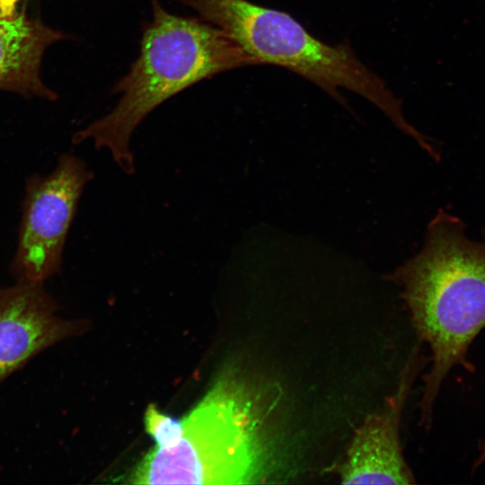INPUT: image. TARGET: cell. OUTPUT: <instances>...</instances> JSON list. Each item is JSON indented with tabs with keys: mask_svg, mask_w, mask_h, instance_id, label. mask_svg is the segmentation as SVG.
<instances>
[{
	"mask_svg": "<svg viewBox=\"0 0 485 485\" xmlns=\"http://www.w3.org/2000/svg\"><path fill=\"white\" fill-rule=\"evenodd\" d=\"M151 4L152 20L143 31L139 56L113 88L121 94L117 105L72 137L74 144L92 140L97 149H108L127 174L135 172L131 136L154 109L201 80L257 65L218 28L172 14L159 0Z\"/></svg>",
	"mask_w": 485,
	"mask_h": 485,
	"instance_id": "6da1fadb",
	"label": "cell"
},
{
	"mask_svg": "<svg viewBox=\"0 0 485 485\" xmlns=\"http://www.w3.org/2000/svg\"><path fill=\"white\" fill-rule=\"evenodd\" d=\"M392 278L403 287L413 325L432 351L421 403L426 413L449 370L465 363L470 344L485 328V242L470 238L461 219L440 211L422 250Z\"/></svg>",
	"mask_w": 485,
	"mask_h": 485,
	"instance_id": "7a4b0ae2",
	"label": "cell"
},
{
	"mask_svg": "<svg viewBox=\"0 0 485 485\" xmlns=\"http://www.w3.org/2000/svg\"><path fill=\"white\" fill-rule=\"evenodd\" d=\"M258 392L233 375L220 378L181 419L174 447L150 450L130 474L137 484H249L275 462Z\"/></svg>",
	"mask_w": 485,
	"mask_h": 485,
	"instance_id": "3957f363",
	"label": "cell"
},
{
	"mask_svg": "<svg viewBox=\"0 0 485 485\" xmlns=\"http://www.w3.org/2000/svg\"><path fill=\"white\" fill-rule=\"evenodd\" d=\"M199 19L222 31L257 65L278 66L319 86L342 104L340 90L379 108L401 131L427 149L430 141L409 124L401 101L346 43L331 45L312 35L292 15L248 0H179ZM346 104V103H345Z\"/></svg>",
	"mask_w": 485,
	"mask_h": 485,
	"instance_id": "277c9868",
	"label": "cell"
},
{
	"mask_svg": "<svg viewBox=\"0 0 485 485\" xmlns=\"http://www.w3.org/2000/svg\"><path fill=\"white\" fill-rule=\"evenodd\" d=\"M93 178L85 162L67 153L59 156L50 173L28 177L18 242L9 267L15 280L45 283L61 271L80 197Z\"/></svg>",
	"mask_w": 485,
	"mask_h": 485,
	"instance_id": "5b68a950",
	"label": "cell"
},
{
	"mask_svg": "<svg viewBox=\"0 0 485 485\" xmlns=\"http://www.w3.org/2000/svg\"><path fill=\"white\" fill-rule=\"evenodd\" d=\"M44 283L0 287V384L46 349L84 332L87 322L58 314Z\"/></svg>",
	"mask_w": 485,
	"mask_h": 485,
	"instance_id": "8992f818",
	"label": "cell"
},
{
	"mask_svg": "<svg viewBox=\"0 0 485 485\" xmlns=\"http://www.w3.org/2000/svg\"><path fill=\"white\" fill-rule=\"evenodd\" d=\"M410 379V369H407L396 394L389 398L380 412L367 416L357 430L339 471L343 484L414 482L399 440L401 411Z\"/></svg>",
	"mask_w": 485,
	"mask_h": 485,
	"instance_id": "52a82bcc",
	"label": "cell"
},
{
	"mask_svg": "<svg viewBox=\"0 0 485 485\" xmlns=\"http://www.w3.org/2000/svg\"><path fill=\"white\" fill-rule=\"evenodd\" d=\"M61 38L60 32L23 12L0 15V90L55 99L41 79L40 66L47 48Z\"/></svg>",
	"mask_w": 485,
	"mask_h": 485,
	"instance_id": "ba28073f",
	"label": "cell"
},
{
	"mask_svg": "<svg viewBox=\"0 0 485 485\" xmlns=\"http://www.w3.org/2000/svg\"><path fill=\"white\" fill-rule=\"evenodd\" d=\"M146 432L154 440L155 447L169 449L178 445L182 435L181 419L162 413L154 405H149L145 413Z\"/></svg>",
	"mask_w": 485,
	"mask_h": 485,
	"instance_id": "9c48e42d",
	"label": "cell"
},
{
	"mask_svg": "<svg viewBox=\"0 0 485 485\" xmlns=\"http://www.w3.org/2000/svg\"><path fill=\"white\" fill-rule=\"evenodd\" d=\"M16 0H0V15L15 11Z\"/></svg>",
	"mask_w": 485,
	"mask_h": 485,
	"instance_id": "30bf717a",
	"label": "cell"
},
{
	"mask_svg": "<svg viewBox=\"0 0 485 485\" xmlns=\"http://www.w3.org/2000/svg\"><path fill=\"white\" fill-rule=\"evenodd\" d=\"M483 454H482V456H485V448L483 449Z\"/></svg>",
	"mask_w": 485,
	"mask_h": 485,
	"instance_id": "8fae6325",
	"label": "cell"
}]
</instances>
